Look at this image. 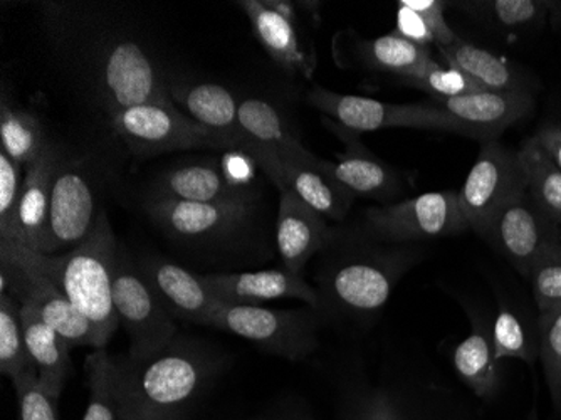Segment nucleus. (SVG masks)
Instances as JSON below:
<instances>
[{
    "instance_id": "nucleus-14",
    "label": "nucleus",
    "mask_w": 561,
    "mask_h": 420,
    "mask_svg": "<svg viewBox=\"0 0 561 420\" xmlns=\"http://www.w3.org/2000/svg\"><path fill=\"white\" fill-rule=\"evenodd\" d=\"M145 211L165 232L182 239H214L244 226L252 202H188L150 195Z\"/></svg>"
},
{
    "instance_id": "nucleus-3",
    "label": "nucleus",
    "mask_w": 561,
    "mask_h": 420,
    "mask_svg": "<svg viewBox=\"0 0 561 420\" xmlns=\"http://www.w3.org/2000/svg\"><path fill=\"white\" fill-rule=\"evenodd\" d=\"M112 292L119 325L130 337L128 359L140 362L162 352L175 340V318L167 311L138 262L119 246L113 264Z\"/></svg>"
},
{
    "instance_id": "nucleus-5",
    "label": "nucleus",
    "mask_w": 561,
    "mask_h": 420,
    "mask_svg": "<svg viewBox=\"0 0 561 420\" xmlns=\"http://www.w3.org/2000/svg\"><path fill=\"white\" fill-rule=\"evenodd\" d=\"M317 309H270L217 303L209 327L256 343L273 355L298 362L317 350Z\"/></svg>"
},
{
    "instance_id": "nucleus-7",
    "label": "nucleus",
    "mask_w": 561,
    "mask_h": 420,
    "mask_svg": "<svg viewBox=\"0 0 561 420\" xmlns=\"http://www.w3.org/2000/svg\"><path fill=\"white\" fill-rule=\"evenodd\" d=\"M515 270L529 277L538 262L561 246V226L533 201L528 189L497 211L481 236Z\"/></svg>"
},
{
    "instance_id": "nucleus-23",
    "label": "nucleus",
    "mask_w": 561,
    "mask_h": 420,
    "mask_svg": "<svg viewBox=\"0 0 561 420\" xmlns=\"http://www.w3.org/2000/svg\"><path fill=\"white\" fill-rule=\"evenodd\" d=\"M21 318L25 347L36 366L37 378L47 394L58 400L72 371L71 359H69L71 347L31 306L21 305Z\"/></svg>"
},
{
    "instance_id": "nucleus-33",
    "label": "nucleus",
    "mask_w": 561,
    "mask_h": 420,
    "mask_svg": "<svg viewBox=\"0 0 561 420\" xmlns=\"http://www.w3.org/2000/svg\"><path fill=\"white\" fill-rule=\"evenodd\" d=\"M491 337L497 360L518 359L526 363H535L540 356L538 340L529 334L522 318L504 303H501Z\"/></svg>"
},
{
    "instance_id": "nucleus-8",
    "label": "nucleus",
    "mask_w": 561,
    "mask_h": 420,
    "mask_svg": "<svg viewBox=\"0 0 561 420\" xmlns=\"http://www.w3.org/2000/svg\"><path fill=\"white\" fill-rule=\"evenodd\" d=\"M365 229L381 241L446 238L469 229L457 192H428L409 201L368 208Z\"/></svg>"
},
{
    "instance_id": "nucleus-28",
    "label": "nucleus",
    "mask_w": 561,
    "mask_h": 420,
    "mask_svg": "<svg viewBox=\"0 0 561 420\" xmlns=\"http://www.w3.org/2000/svg\"><path fill=\"white\" fill-rule=\"evenodd\" d=\"M0 140L2 150L24 170L30 169L50 144L39 118L5 98L0 103Z\"/></svg>"
},
{
    "instance_id": "nucleus-13",
    "label": "nucleus",
    "mask_w": 561,
    "mask_h": 420,
    "mask_svg": "<svg viewBox=\"0 0 561 420\" xmlns=\"http://www.w3.org/2000/svg\"><path fill=\"white\" fill-rule=\"evenodd\" d=\"M100 211L90 180L78 167L61 162L50 197L46 241L41 254H65L87 241Z\"/></svg>"
},
{
    "instance_id": "nucleus-31",
    "label": "nucleus",
    "mask_w": 561,
    "mask_h": 420,
    "mask_svg": "<svg viewBox=\"0 0 561 420\" xmlns=\"http://www.w3.org/2000/svg\"><path fill=\"white\" fill-rule=\"evenodd\" d=\"M0 372L11 382L36 372L25 347L21 303L11 295H0Z\"/></svg>"
},
{
    "instance_id": "nucleus-1",
    "label": "nucleus",
    "mask_w": 561,
    "mask_h": 420,
    "mask_svg": "<svg viewBox=\"0 0 561 420\" xmlns=\"http://www.w3.org/2000/svg\"><path fill=\"white\" fill-rule=\"evenodd\" d=\"M118 241L101 208L87 241L65 254L47 256L12 241H0V258L11 259L53 281L75 308L93 325L105 349L119 325L113 306L112 273Z\"/></svg>"
},
{
    "instance_id": "nucleus-20",
    "label": "nucleus",
    "mask_w": 561,
    "mask_h": 420,
    "mask_svg": "<svg viewBox=\"0 0 561 420\" xmlns=\"http://www.w3.org/2000/svg\"><path fill=\"white\" fill-rule=\"evenodd\" d=\"M138 268L173 318L209 327L210 313L219 302L202 283L201 274H192L162 258L144 259Z\"/></svg>"
},
{
    "instance_id": "nucleus-10",
    "label": "nucleus",
    "mask_w": 561,
    "mask_h": 420,
    "mask_svg": "<svg viewBox=\"0 0 561 420\" xmlns=\"http://www.w3.org/2000/svg\"><path fill=\"white\" fill-rule=\"evenodd\" d=\"M8 292L21 305L36 309L37 315L55 328L69 347L101 349L93 325L53 281L19 262L0 258V295H8Z\"/></svg>"
},
{
    "instance_id": "nucleus-30",
    "label": "nucleus",
    "mask_w": 561,
    "mask_h": 420,
    "mask_svg": "<svg viewBox=\"0 0 561 420\" xmlns=\"http://www.w3.org/2000/svg\"><path fill=\"white\" fill-rule=\"evenodd\" d=\"M362 58L368 66L381 72L399 76L407 80L417 76L434 63L427 47L412 43L393 33L362 43Z\"/></svg>"
},
{
    "instance_id": "nucleus-39",
    "label": "nucleus",
    "mask_w": 561,
    "mask_h": 420,
    "mask_svg": "<svg viewBox=\"0 0 561 420\" xmlns=\"http://www.w3.org/2000/svg\"><path fill=\"white\" fill-rule=\"evenodd\" d=\"M25 172L4 150H0V239L8 238L18 213Z\"/></svg>"
},
{
    "instance_id": "nucleus-24",
    "label": "nucleus",
    "mask_w": 561,
    "mask_h": 420,
    "mask_svg": "<svg viewBox=\"0 0 561 420\" xmlns=\"http://www.w3.org/2000/svg\"><path fill=\"white\" fill-rule=\"evenodd\" d=\"M170 98L194 122L234 141L239 150H248V140L239 126V104L231 91L219 84H192L172 88Z\"/></svg>"
},
{
    "instance_id": "nucleus-18",
    "label": "nucleus",
    "mask_w": 561,
    "mask_h": 420,
    "mask_svg": "<svg viewBox=\"0 0 561 420\" xmlns=\"http://www.w3.org/2000/svg\"><path fill=\"white\" fill-rule=\"evenodd\" d=\"M279 214L276 224V245L283 270L301 276L306 264L323 251L333 232L324 216L288 191H279Z\"/></svg>"
},
{
    "instance_id": "nucleus-38",
    "label": "nucleus",
    "mask_w": 561,
    "mask_h": 420,
    "mask_svg": "<svg viewBox=\"0 0 561 420\" xmlns=\"http://www.w3.org/2000/svg\"><path fill=\"white\" fill-rule=\"evenodd\" d=\"M538 311L561 308V246L545 256L528 277Z\"/></svg>"
},
{
    "instance_id": "nucleus-35",
    "label": "nucleus",
    "mask_w": 561,
    "mask_h": 420,
    "mask_svg": "<svg viewBox=\"0 0 561 420\" xmlns=\"http://www.w3.org/2000/svg\"><path fill=\"white\" fill-rule=\"evenodd\" d=\"M479 5L491 24L507 33L535 30L547 19L550 9V4L538 0H494Z\"/></svg>"
},
{
    "instance_id": "nucleus-37",
    "label": "nucleus",
    "mask_w": 561,
    "mask_h": 420,
    "mask_svg": "<svg viewBox=\"0 0 561 420\" xmlns=\"http://www.w3.org/2000/svg\"><path fill=\"white\" fill-rule=\"evenodd\" d=\"M19 402V420H59L58 400L41 385L37 372L12 381Z\"/></svg>"
},
{
    "instance_id": "nucleus-29",
    "label": "nucleus",
    "mask_w": 561,
    "mask_h": 420,
    "mask_svg": "<svg viewBox=\"0 0 561 420\" xmlns=\"http://www.w3.org/2000/svg\"><path fill=\"white\" fill-rule=\"evenodd\" d=\"M518 159L533 201L561 226V170L554 166L537 137L525 141L518 151Z\"/></svg>"
},
{
    "instance_id": "nucleus-17",
    "label": "nucleus",
    "mask_w": 561,
    "mask_h": 420,
    "mask_svg": "<svg viewBox=\"0 0 561 420\" xmlns=\"http://www.w3.org/2000/svg\"><path fill=\"white\" fill-rule=\"evenodd\" d=\"M535 94L529 91H481L466 97L434 100V106L468 126L472 137L494 140L513 123L535 110Z\"/></svg>"
},
{
    "instance_id": "nucleus-11",
    "label": "nucleus",
    "mask_w": 561,
    "mask_h": 420,
    "mask_svg": "<svg viewBox=\"0 0 561 420\" xmlns=\"http://www.w3.org/2000/svg\"><path fill=\"white\" fill-rule=\"evenodd\" d=\"M403 256H358L342 262L327 277V292L343 311L374 315L392 295L403 271L409 266Z\"/></svg>"
},
{
    "instance_id": "nucleus-15",
    "label": "nucleus",
    "mask_w": 561,
    "mask_h": 420,
    "mask_svg": "<svg viewBox=\"0 0 561 420\" xmlns=\"http://www.w3.org/2000/svg\"><path fill=\"white\" fill-rule=\"evenodd\" d=\"M239 5L248 14L252 33L279 68L289 75L313 76L317 58L299 34L293 4L242 0Z\"/></svg>"
},
{
    "instance_id": "nucleus-32",
    "label": "nucleus",
    "mask_w": 561,
    "mask_h": 420,
    "mask_svg": "<svg viewBox=\"0 0 561 420\" xmlns=\"http://www.w3.org/2000/svg\"><path fill=\"white\" fill-rule=\"evenodd\" d=\"M84 368L90 397L83 420H122L113 384V356L105 349H98L87 356Z\"/></svg>"
},
{
    "instance_id": "nucleus-25",
    "label": "nucleus",
    "mask_w": 561,
    "mask_h": 420,
    "mask_svg": "<svg viewBox=\"0 0 561 420\" xmlns=\"http://www.w3.org/2000/svg\"><path fill=\"white\" fill-rule=\"evenodd\" d=\"M447 66L459 69L486 91H529L533 87L529 76L515 65L457 37L450 46L439 47Z\"/></svg>"
},
{
    "instance_id": "nucleus-19",
    "label": "nucleus",
    "mask_w": 561,
    "mask_h": 420,
    "mask_svg": "<svg viewBox=\"0 0 561 420\" xmlns=\"http://www.w3.org/2000/svg\"><path fill=\"white\" fill-rule=\"evenodd\" d=\"M61 166V155L55 145L43 151L39 159L24 172L18 213L8 238L34 252H43L46 241L47 220H49L50 197L56 173Z\"/></svg>"
},
{
    "instance_id": "nucleus-27",
    "label": "nucleus",
    "mask_w": 561,
    "mask_h": 420,
    "mask_svg": "<svg viewBox=\"0 0 561 420\" xmlns=\"http://www.w3.org/2000/svg\"><path fill=\"white\" fill-rule=\"evenodd\" d=\"M454 368L476 396L488 399L500 385V360L494 353L493 337L486 325L476 323L474 330L457 345Z\"/></svg>"
},
{
    "instance_id": "nucleus-41",
    "label": "nucleus",
    "mask_w": 561,
    "mask_h": 420,
    "mask_svg": "<svg viewBox=\"0 0 561 420\" xmlns=\"http://www.w3.org/2000/svg\"><path fill=\"white\" fill-rule=\"evenodd\" d=\"M397 34L424 47L434 43L424 21L411 9L403 8L400 4L399 14H397Z\"/></svg>"
},
{
    "instance_id": "nucleus-4",
    "label": "nucleus",
    "mask_w": 561,
    "mask_h": 420,
    "mask_svg": "<svg viewBox=\"0 0 561 420\" xmlns=\"http://www.w3.org/2000/svg\"><path fill=\"white\" fill-rule=\"evenodd\" d=\"M108 122L113 134L137 155H160L197 148L239 150L234 141L194 122L175 104H137L112 113Z\"/></svg>"
},
{
    "instance_id": "nucleus-43",
    "label": "nucleus",
    "mask_w": 561,
    "mask_h": 420,
    "mask_svg": "<svg viewBox=\"0 0 561 420\" xmlns=\"http://www.w3.org/2000/svg\"><path fill=\"white\" fill-rule=\"evenodd\" d=\"M535 137L540 141L543 150L550 155L554 166L561 170V126H545Z\"/></svg>"
},
{
    "instance_id": "nucleus-22",
    "label": "nucleus",
    "mask_w": 561,
    "mask_h": 420,
    "mask_svg": "<svg viewBox=\"0 0 561 420\" xmlns=\"http://www.w3.org/2000/svg\"><path fill=\"white\" fill-rule=\"evenodd\" d=\"M157 197L188 202H252V192L241 188L222 169L210 163L167 170L156 183Z\"/></svg>"
},
{
    "instance_id": "nucleus-36",
    "label": "nucleus",
    "mask_w": 561,
    "mask_h": 420,
    "mask_svg": "<svg viewBox=\"0 0 561 420\" xmlns=\"http://www.w3.org/2000/svg\"><path fill=\"white\" fill-rule=\"evenodd\" d=\"M407 87L419 88L431 94L432 100H449V98L466 97V94L481 93V87L471 80L468 75L456 68H440L436 61L432 63L417 76L400 80Z\"/></svg>"
},
{
    "instance_id": "nucleus-6",
    "label": "nucleus",
    "mask_w": 561,
    "mask_h": 420,
    "mask_svg": "<svg viewBox=\"0 0 561 420\" xmlns=\"http://www.w3.org/2000/svg\"><path fill=\"white\" fill-rule=\"evenodd\" d=\"M308 103L348 132L362 134L386 128H424L444 129L472 137L468 126L432 104L383 103L370 98L333 93L324 88L311 90L308 93Z\"/></svg>"
},
{
    "instance_id": "nucleus-21",
    "label": "nucleus",
    "mask_w": 561,
    "mask_h": 420,
    "mask_svg": "<svg viewBox=\"0 0 561 420\" xmlns=\"http://www.w3.org/2000/svg\"><path fill=\"white\" fill-rule=\"evenodd\" d=\"M346 151L336 155V162L320 159L321 172L336 180L353 195L371 198H390L399 191V179L389 166L378 160L364 145L348 137Z\"/></svg>"
},
{
    "instance_id": "nucleus-12",
    "label": "nucleus",
    "mask_w": 561,
    "mask_h": 420,
    "mask_svg": "<svg viewBox=\"0 0 561 420\" xmlns=\"http://www.w3.org/2000/svg\"><path fill=\"white\" fill-rule=\"evenodd\" d=\"M245 154L266 172L279 191L291 192L321 216L343 220L350 213L355 195L321 172L317 155L311 160H296L260 147H251Z\"/></svg>"
},
{
    "instance_id": "nucleus-34",
    "label": "nucleus",
    "mask_w": 561,
    "mask_h": 420,
    "mask_svg": "<svg viewBox=\"0 0 561 420\" xmlns=\"http://www.w3.org/2000/svg\"><path fill=\"white\" fill-rule=\"evenodd\" d=\"M538 352L554 409L561 410V308L541 311L538 318Z\"/></svg>"
},
{
    "instance_id": "nucleus-26",
    "label": "nucleus",
    "mask_w": 561,
    "mask_h": 420,
    "mask_svg": "<svg viewBox=\"0 0 561 420\" xmlns=\"http://www.w3.org/2000/svg\"><path fill=\"white\" fill-rule=\"evenodd\" d=\"M238 116L242 135L248 140V150L251 147H260L289 159H314V155L299 144L280 113L267 101L257 98L241 101Z\"/></svg>"
},
{
    "instance_id": "nucleus-9",
    "label": "nucleus",
    "mask_w": 561,
    "mask_h": 420,
    "mask_svg": "<svg viewBox=\"0 0 561 420\" xmlns=\"http://www.w3.org/2000/svg\"><path fill=\"white\" fill-rule=\"evenodd\" d=\"M525 191L518 154L496 140H488L482 141L478 159L457 195L469 229L482 236L497 211Z\"/></svg>"
},
{
    "instance_id": "nucleus-2",
    "label": "nucleus",
    "mask_w": 561,
    "mask_h": 420,
    "mask_svg": "<svg viewBox=\"0 0 561 420\" xmlns=\"http://www.w3.org/2000/svg\"><path fill=\"white\" fill-rule=\"evenodd\" d=\"M213 371L206 352L176 340L140 362L113 359L119 419L185 420L188 404Z\"/></svg>"
},
{
    "instance_id": "nucleus-40",
    "label": "nucleus",
    "mask_w": 561,
    "mask_h": 420,
    "mask_svg": "<svg viewBox=\"0 0 561 420\" xmlns=\"http://www.w3.org/2000/svg\"><path fill=\"white\" fill-rule=\"evenodd\" d=\"M399 4L411 9L424 21L425 27H427L437 46H450L457 39L456 34L453 33L446 19H444L446 2H440V0H400Z\"/></svg>"
},
{
    "instance_id": "nucleus-16",
    "label": "nucleus",
    "mask_w": 561,
    "mask_h": 420,
    "mask_svg": "<svg viewBox=\"0 0 561 420\" xmlns=\"http://www.w3.org/2000/svg\"><path fill=\"white\" fill-rule=\"evenodd\" d=\"M202 283L214 298L227 305L261 306L276 299H299L313 309H320L317 290L302 276L283 270L252 271V273L201 274Z\"/></svg>"
},
{
    "instance_id": "nucleus-42",
    "label": "nucleus",
    "mask_w": 561,
    "mask_h": 420,
    "mask_svg": "<svg viewBox=\"0 0 561 420\" xmlns=\"http://www.w3.org/2000/svg\"><path fill=\"white\" fill-rule=\"evenodd\" d=\"M358 420H405L399 407L386 396H375L368 400Z\"/></svg>"
}]
</instances>
